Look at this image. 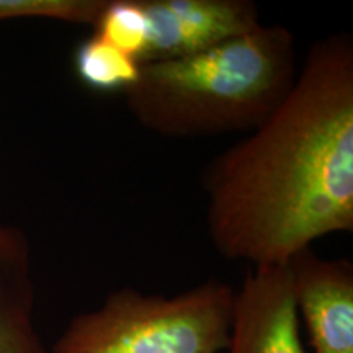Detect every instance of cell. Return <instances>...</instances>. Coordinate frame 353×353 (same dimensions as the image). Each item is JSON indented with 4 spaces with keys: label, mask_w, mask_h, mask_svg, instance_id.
<instances>
[{
    "label": "cell",
    "mask_w": 353,
    "mask_h": 353,
    "mask_svg": "<svg viewBox=\"0 0 353 353\" xmlns=\"http://www.w3.org/2000/svg\"><path fill=\"white\" fill-rule=\"evenodd\" d=\"M206 223L221 257L286 265L312 242L353 231V39L309 48L276 112L203 175Z\"/></svg>",
    "instance_id": "1"
},
{
    "label": "cell",
    "mask_w": 353,
    "mask_h": 353,
    "mask_svg": "<svg viewBox=\"0 0 353 353\" xmlns=\"http://www.w3.org/2000/svg\"><path fill=\"white\" fill-rule=\"evenodd\" d=\"M298 70L294 34L260 23L200 54L141 64L123 97L131 117L159 136L249 134L283 103Z\"/></svg>",
    "instance_id": "2"
},
{
    "label": "cell",
    "mask_w": 353,
    "mask_h": 353,
    "mask_svg": "<svg viewBox=\"0 0 353 353\" xmlns=\"http://www.w3.org/2000/svg\"><path fill=\"white\" fill-rule=\"evenodd\" d=\"M236 291L208 280L174 294L121 288L69 322L51 353H224Z\"/></svg>",
    "instance_id": "3"
},
{
    "label": "cell",
    "mask_w": 353,
    "mask_h": 353,
    "mask_svg": "<svg viewBox=\"0 0 353 353\" xmlns=\"http://www.w3.org/2000/svg\"><path fill=\"white\" fill-rule=\"evenodd\" d=\"M144 7L149 46L143 64L200 54L262 23L249 0H144Z\"/></svg>",
    "instance_id": "4"
},
{
    "label": "cell",
    "mask_w": 353,
    "mask_h": 353,
    "mask_svg": "<svg viewBox=\"0 0 353 353\" xmlns=\"http://www.w3.org/2000/svg\"><path fill=\"white\" fill-rule=\"evenodd\" d=\"M228 353H309L288 265L250 267L234 298Z\"/></svg>",
    "instance_id": "5"
},
{
    "label": "cell",
    "mask_w": 353,
    "mask_h": 353,
    "mask_svg": "<svg viewBox=\"0 0 353 353\" xmlns=\"http://www.w3.org/2000/svg\"><path fill=\"white\" fill-rule=\"evenodd\" d=\"M286 265L312 353H353V263L324 259L309 247Z\"/></svg>",
    "instance_id": "6"
},
{
    "label": "cell",
    "mask_w": 353,
    "mask_h": 353,
    "mask_svg": "<svg viewBox=\"0 0 353 353\" xmlns=\"http://www.w3.org/2000/svg\"><path fill=\"white\" fill-rule=\"evenodd\" d=\"M0 353H48L34 325L32 255L23 231L0 224Z\"/></svg>",
    "instance_id": "7"
},
{
    "label": "cell",
    "mask_w": 353,
    "mask_h": 353,
    "mask_svg": "<svg viewBox=\"0 0 353 353\" xmlns=\"http://www.w3.org/2000/svg\"><path fill=\"white\" fill-rule=\"evenodd\" d=\"M74 70L82 85L90 90L125 94L138 82L141 64L105 39L90 34L76 48Z\"/></svg>",
    "instance_id": "8"
},
{
    "label": "cell",
    "mask_w": 353,
    "mask_h": 353,
    "mask_svg": "<svg viewBox=\"0 0 353 353\" xmlns=\"http://www.w3.org/2000/svg\"><path fill=\"white\" fill-rule=\"evenodd\" d=\"M92 34L143 64L149 46V19L144 0H107Z\"/></svg>",
    "instance_id": "9"
},
{
    "label": "cell",
    "mask_w": 353,
    "mask_h": 353,
    "mask_svg": "<svg viewBox=\"0 0 353 353\" xmlns=\"http://www.w3.org/2000/svg\"><path fill=\"white\" fill-rule=\"evenodd\" d=\"M105 2L107 0H0V21L43 19L92 28Z\"/></svg>",
    "instance_id": "10"
}]
</instances>
